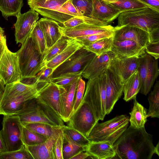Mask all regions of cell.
<instances>
[{
  "label": "cell",
  "instance_id": "6da1fadb",
  "mask_svg": "<svg viewBox=\"0 0 159 159\" xmlns=\"http://www.w3.org/2000/svg\"><path fill=\"white\" fill-rule=\"evenodd\" d=\"M113 145L114 159H151L155 154L152 136L145 127L134 129L130 125Z\"/></svg>",
  "mask_w": 159,
  "mask_h": 159
},
{
  "label": "cell",
  "instance_id": "7a4b0ae2",
  "mask_svg": "<svg viewBox=\"0 0 159 159\" xmlns=\"http://www.w3.org/2000/svg\"><path fill=\"white\" fill-rule=\"evenodd\" d=\"M14 115L19 117L22 124L41 123L61 127L65 125L63 120L53 110L36 97L28 100L22 109Z\"/></svg>",
  "mask_w": 159,
  "mask_h": 159
},
{
  "label": "cell",
  "instance_id": "3957f363",
  "mask_svg": "<svg viewBox=\"0 0 159 159\" xmlns=\"http://www.w3.org/2000/svg\"><path fill=\"white\" fill-rule=\"evenodd\" d=\"M129 117L122 115L104 122H97L86 138L90 142H108L113 145L129 126Z\"/></svg>",
  "mask_w": 159,
  "mask_h": 159
},
{
  "label": "cell",
  "instance_id": "277c9868",
  "mask_svg": "<svg viewBox=\"0 0 159 159\" xmlns=\"http://www.w3.org/2000/svg\"><path fill=\"white\" fill-rule=\"evenodd\" d=\"M106 86L105 71L97 77L88 80L82 101L89 105L98 121L103 120L106 115Z\"/></svg>",
  "mask_w": 159,
  "mask_h": 159
},
{
  "label": "cell",
  "instance_id": "5b68a950",
  "mask_svg": "<svg viewBox=\"0 0 159 159\" xmlns=\"http://www.w3.org/2000/svg\"><path fill=\"white\" fill-rule=\"evenodd\" d=\"M135 27L150 33L159 27V11L150 7L124 11L118 17L117 26Z\"/></svg>",
  "mask_w": 159,
  "mask_h": 159
},
{
  "label": "cell",
  "instance_id": "8992f818",
  "mask_svg": "<svg viewBox=\"0 0 159 159\" xmlns=\"http://www.w3.org/2000/svg\"><path fill=\"white\" fill-rule=\"evenodd\" d=\"M68 0H28L30 9L41 16L63 24L74 17L67 11L63 5Z\"/></svg>",
  "mask_w": 159,
  "mask_h": 159
},
{
  "label": "cell",
  "instance_id": "52a82bcc",
  "mask_svg": "<svg viewBox=\"0 0 159 159\" xmlns=\"http://www.w3.org/2000/svg\"><path fill=\"white\" fill-rule=\"evenodd\" d=\"M0 130L7 152L20 149L24 145L22 140L23 125L16 115L4 116Z\"/></svg>",
  "mask_w": 159,
  "mask_h": 159
},
{
  "label": "cell",
  "instance_id": "ba28073f",
  "mask_svg": "<svg viewBox=\"0 0 159 159\" xmlns=\"http://www.w3.org/2000/svg\"><path fill=\"white\" fill-rule=\"evenodd\" d=\"M139 59L138 68L141 84L139 92L147 95L159 75L158 61L146 53L139 56Z\"/></svg>",
  "mask_w": 159,
  "mask_h": 159
},
{
  "label": "cell",
  "instance_id": "9c48e42d",
  "mask_svg": "<svg viewBox=\"0 0 159 159\" xmlns=\"http://www.w3.org/2000/svg\"><path fill=\"white\" fill-rule=\"evenodd\" d=\"M98 122L89 105L82 102L67 122V126L78 131L86 137Z\"/></svg>",
  "mask_w": 159,
  "mask_h": 159
},
{
  "label": "cell",
  "instance_id": "30bf717a",
  "mask_svg": "<svg viewBox=\"0 0 159 159\" xmlns=\"http://www.w3.org/2000/svg\"><path fill=\"white\" fill-rule=\"evenodd\" d=\"M95 55L82 47L54 70L52 78L67 73L82 71Z\"/></svg>",
  "mask_w": 159,
  "mask_h": 159
},
{
  "label": "cell",
  "instance_id": "8fae6325",
  "mask_svg": "<svg viewBox=\"0 0 159 159\" xmlns=\"http://www.w3.org/2000/svg\"><path fill=\"white\" fill-rule=\"evenodd\" d=\"M0 78L5 85L20 82L22 78L17 54L7 46L0 60Z\"/></svg>",
  "mask_w": 159,
  "mask_h": 159
},
{
  "label": "cell",
  "instance_id": "7c38bea8",
  "mask_svg": "<svg viewBox=\"0 0 159 159\" xmlns=\"http://www.w3.org/2000/svg\"><path fill=\"white\" fill-rule=\"evenodd\" d=\"M66 88L51 82L38 89L36 98L53 110L62 120L60 97Z\"/></svg>",
  "mask_w": 159,
  "mask_h": 159
},
{
  "label": "cell",
  "instance_id": "4fadbf2b",
  "mask_svg": "<svg viewBox=\"0 0 159 159\" xmlns=\"http://www.w3.org/2000/svg\"><path fill=\"white\" fill-rule=\"evenodd\" d=\"M14 24L15 40L17 43L23 44L30 36L39 18V13L30 9L23 14L19 13Z\"/></svg>",
  "mask_w": 159,
  "mask_h": 159
},
{
  "label": "cell",
  "instance_id": "5bb4252c",
  "mask_svg": "<svg viewBox=\"0 0 159 159\" xmlns=\"http://www.w3.org/2000/svg\"><path fill=\"white\" fill-rule=\"evenodd\" d=\"M114 28L111 25L102 22L98 23L85 22L71 28H66L60 25L59 29L62 36L74 39L104 32L113 30Z\"/></svg>",
  "mask_w": 159,
  "mask_h": 159
},
{
  "label": "cell",
  "instance_id": "9a60e30c",
  "mask_svg": "<svg viewBox=\"0 0 159 159\" xmlns=\"http://www.w3.org/2000/svg\"><path fill=\"white\" fill-rule=\"evenodd\" d=\"M105 73V108L106 115H108L111 111L116 103L122 96L124 83L109 69L106 70Z\"/></svg>",
  "mask_w": 159,
  "mask_h": 159
},
{
  "label": "cell",
  "instance_id": "2e32d148",
  "mask_svg": "<svg viewBox=\"0 0 159 159\" xmlns=\"http://www.w3.org/2000/svg\"><path fill=\"white\" fill-rule=\"evenodd\" d=\"M116 57L111 50L99 55H95L82 71V76L88 80L97 77L105 71Z\"/></svg>",
  "mask_w": 159,
  "mask_h": 159
},
{
  "label": "cell",
  "instance_id": "e0dca14e",
  "mask_svg": "<svg viewBox=\"0 0 159 159\" xmlns=\"http://www.w3.org/2000/svg\"><path fill=\"white\" fill-rule=\"evenodd\" d=\"M139 57H116L110 63L108 69L124 83L138 70Z\"/></svg>",
  "mask_w": 159,
  "mask_h": 159
},
{
  "label": "cell",
  "instance_id": "ac0fdd59",
  "mask_svg": "<svg viewBox=\"0 0 159 159\" xmlns=\"http://www.w3.org/2000/svg\"><path fill=\"white\" fill-rule=\"evenodd\" d=\"M61 129V127L55 126L51 135L44 142L25 146L33 159H56L54 145Z\"/></svg>",
  "mask_w": 159,
  "mask_h": 159
},
{
  "label": "cell",
  "instance_id": "d6986e66",
  "mask_svg": "<svg viewBox=\"0 0 159 159\" xmlns=\"http://www.w3.org/2000/svg\"><path fill=\"white\" fill-rule=\"evenodd\" d=\"M113 40L119 41L130 40L145 47L149 42V34L140 28L130 26L124 25L114 27Z\"/></svg>",
  "mask_w": 159,
  "mask_h": 159
},
{
  "label": "cell",
  "instance_id": "ffe728a7",
  "mask_svg": "<svg viewBox=\"0 0 159 159\" xmlns=\"http://www.w3.org/2000/svg\"><path fill=\"white\" fill-rule=\"evenodd\" d=\"M37 85L20 96L1 100L0 102V115L11 116L18 113L28 100L36 97L38 92Z\"/></svg>",
  "mask_w": 159,
  "mask_h": 159
},
{
  "label": "cell",
  "instance_id": "44dd1931",
  "mask_svg": "<svg viewBox=\"0 0 159 159\" xmlns=\"http://www.w3.org/2000/svg\"><path fill=\"white\" fill-rule=\"evenodd\" d=\"M41 56L36 50L33 52L24 53L18 57L19 67L22 75L21 80L36 76L40 71Z\"/></svg>",
  "mask_w": 159,
  "mask_h": 159
},
{
  "label": "cell",
  "instance_id": "7402d4cb",
  "mask_svg": "<svg viewBox=\"0 0 159 159\" xmlns=\"http://www.w3.org/2000/svg\"><path fill=\"white\" fill-rule=\"evenodd\" d=\"M122 12L103 0H93L91 17L109 24Z\"/></svg>",
  "mask_w": 159,
  "mask_h": 159
},
{
  "label": "cell",
  "instance_id": "603a6c76",
  "mask_svg": "<svg viewBox=\"0 0 159 159\" xmlns=\"http://www.w3.org/2000/svg\"><path fill=\"white\" fill-rule=\"evenodd\" d=\"M111 51L117 58L139 57L145 53V47L130 40L117 41L113 40Z\"/></svg>",
  "mask_w": 159,
  "mask_h": 159
},
{
  "label": "cell",
  "instance_id": "cb8c5ba5",
  "mask_svg": "<svg viewBox=\"0 0 159 159\" xmlns=\"http://www.w3.org/2000/svg\"><path fill=\"white\" fill-rule=\"evenodd\" d=\"M38 21L45 37L47 49L62 36L59 29L60 25L56 21L48 18H42Z\"/></svg>",
  "mask_w": 159,
  "mask_h": 159
},
{
  "label": "cell",
  "instance_id": "d4e9b609",
  "mask_svg": "<svg viewBox=\"0 0 159 159\" xmlns=\"http://www.w3.org/2000/svg\"><path fill=\"white\" fill-rule=\"evenodd\" d=\"M79 79L66 88L60 97L62 120L67 122L70 117Z\"/></svg>",
  "mask_w": 159,
  "mask_h": 159
},
{
  "label": "cell",
  "instance_id": "484cf974",
  "mask_svg": "<svg viewBox=\"0 0 159 159\" xmlns=\"http://www.w3.org/2000/svg\"><path fill=\"white\" fill-rule=\"evenodd\" d=\"M85 151L93 159H114L116 155L113 145L108 142H90Z\"/></svg>",
  "mask_w": 159,
  "mask_h": 159
},
{
  "label": "cell",
  "instance_id": "4316f807",
  "mask_svg": "<svg viewBox=\"0 0 159 159\" xmlns=\"http://www.w3.org/2000/svg\"><path fill=\"white\" fill-rule=\"evenodd\" d=\"M83 47L81 43L75 39L70 38L66 47L60 53L48 62L45 66L54 70L77 50Z\"/></svg>",
  "mask_w": 159,
  "mask_h": 159
},
{
  "label": "cell",
  "instance_id": "83f0119b",
  "mask_svg": "<svg viewBox=\"0 0 159 159\" xmlns=\"http://www.w3.org/2000/svg\"><path fill=\"white\" fill-rule=\"evenodd\" d=\"M133 100V107L131 112L129 113L130 125L134 129L144 127L148 117V110L138 102L136 98Z\"/></svg>",
  "mask_w": 159,
  "mask_h": 159
},
{
  "label": "cell",
  "instance_id": "f1b7e54d",
  "mask_svg": "<svg viewBox=\"0 0 159 159\" xmlns=\"http://www.w3.org/2000/svg\"><path fill=\"white\" fill-rule=\"evenodd\" d=\"M141 87V81L137 70L124 83L123 99L128 102L136 98Z\"/></svg>",
  "mask_w": 159,
  "mask_h": 159
},
{
  "label": "cell",
  "instance_id": "f546056e",
  "mask_svg": "<svg viewBox=\"0 0 159 159\" xmlns=\"http://www.w3.org/2000/svg\"><path fill=\"white\" fill-rule=\"evenodd\" d=\"M69 39L70 38L62 35L56 43L41 55L39 67L40 71L48 62L63 50L67 46Z\"/></svg>",
  "mask_w": 159,
  "mask_h": 159
},
{
  "label": "cell",
  "instance_id": "4dcf8cb0",
  "mask_svg": "<svg viewBox=\"0 0 159 159\" xmlns=\"http://www.w3.org/2000/svg\"><path fill=\"white\" fill-rule=\"evenodd\" d=\"M37 84V82L34 85H28L20 81L6 84L1 100L9 99L20 96Z\"/></svg>",
  "mask_w": 159,
  "mask_h": 159
},
{
  "label": "cell",
  "instance_id": "1f68e13d",
  "mask_svg": "<svg viewBox=\"0 0 159 159\" xmlns=\"http://www.w3.org/2000/svg\"><path fill=\"white\" fill-rule=\"evenodd\" d=\"M23 0H0V11L7 20L9 16H16L20 12Z\"/></svg>",
  "mask_w": 159,
  "mask_h": 159
},
{
  "label": "cell",
  "instance_id": "d6a6232c",
  "mask_svg": "<svg viewBox=\"0 0 159 159\" xmlns=\"http://www.w3.org/2000/svg\"><path fill=\"white\" fill-rule=\"evenodd\" d=\"M61 128L64 137L69 141L78 146L86 148L90 141L82 134L75 129L64 125Z\"/></svg>",
  "mask_w": 159,
  "mask_h": 159
},
{
  "label": "cell",
  "instance_id": "836d02e7",
  "mask_svg": "<svg viewBox=\"0 0 159 159\" xmlns=\"http://www.w3.org/2000/svg\"><path fill=\"white\" fill-rule=\"evenodd\" d=\"M148 100L149 108L147 111L148 117H159V81L155 84L153 90L149 94Z\"/></svg>",
  "mask_w": 159,
  "mask_h": 159
},
{
  "label": "cell",
  "instance_id": "e575fe53",
  "mask_svg": "<svg viewBox=\"0 0 159 159\" xmlns=\"http://www.w3.org/2000/svg\"><path fill=\"white\" fill-rule=\"evenodd\" d=\"M30 36L34 43L36 50L42 55L47 48L45 37L38 21L36 22Z\"/></svg>",
  "mask_w": 159,
  "mask_h": 159
},
{
  "label": "cell",
  "instance_id": "d590c367",
  "mask_svg": "<svg viewBox=\"0 0 159 159\" xmlns=\"http://www.w3.org/2000/svg\"><path fill=\"white\" fill-rule=\"evenodd\" d=\"M113 40V36L104 38L84 48L96 55H99L111 50Z\"/></svg>",
  "mask_w": 159,
  "mask_h": 159
},
{
  "label": "cell",
  "instance_id": "8d00e7d4",
  "mask_svg": "<svg viewBox=\"0 0 159 159\" xmlns=\"http://www.w3.org/2000/svg\"><path fill=\"white\" fill-rule=\"evenodd\" d=\"M22 140L25 146L35 145L45 142L47 139L44 136L35 133L23 125Z\"/></svg>",
  "mask_w": 159,
  "mask_h": 159
},
{
  "label": "cell",
  "instance_id": "74e56055",
  "mask_svg": "<svg viewBox=\"0 0 159 159\" xmlns=\"http://www.w3.org/2000/svg\"><path fill=\"white\" fill-rule=\"evenodd\" d=\"M108 2L121 11L122 12L150 7L137 0H118Z\"/></svg>",
  "mask_w": 159,
  "mask_h": 159
},
{
  "label": "cell",
  "instance_id": "f35d334b",
  "mask_svg": "<svg viewBox=\"0 0 159 159\" xmlns=\"http://www.w3.org/2000/svg\"><path fill=\"white\" fill-rule=\"evenodd\" d=\"M82 71L67 73L57 77L52 78L51 82L66 88L72 84L82 77Z\"/></svg>",
  "mask_w": 159,
  "mask_h": 159
},
{
  "label": "cell",
  "instance_id": "ab89813d",
  "mask_svg": "<svg viewBox=\"0 0 159 159\" xmlns=\"http://www.w3.org/2000/svg\"><path fill=\"white\" fill-rule=\"evenodd\" d=\"M86 148L76 145L64 137L62 148L63 159H71L79 152L85 151Z\"/></svg>",
  "mask_w": 159,
  "mask_h": 159
},
{
  "label": "cell",
  "instance_id": "60d3db41",
  "mask_svg": "<svg viewBox=\"0 0 159 159\" xmlns=\"http://www.w3.org/2000/svg\"><path fill=\"white\" fill-rule=\"evenodd\" d=\"M114 28L113 30L100 33L93 35L80 37L74 38L80 42L83 47L88 46L95 42L104 38L113 36Z\"/></svg>",
  "mask_w": 159,
  "mask_h": 159
},
{
  "label": "cell",
  "instance_id": "b9f144b4",
  "mask_svg": "<svg viewBox=\"0 0 159 159\" xmlns=\"http://www.w3.org/2000/svg\"><path fill=\"white\" fill-rule=\"evenodd\" d=\"M22 125L34 132L44 136L47 138L51 135L55 127L41 123H28Z\"/></svg>",
  "mask_w": 159,
  "mask_h": 159
},
{
  "label": "cell",
  "instance_id": "7bdbcfd3",
  "mask_svg": "<svg viewBox=\"0 0 159 159\" xmlns=\"http://www.w3.org/2000/svg\"><path fill=\"white\" fill-rule=\"evenodd\" d=\"M72 2L82 16L91 17L93 0H71Z\"/></svg>",
  "mask_w": 159,
  "mask_h": 159
},
{
  "label": "cell",
  "instance_id": "ee69618b",
  "mask_svg": "<svg viewBox=\"0 0 159 159\" xmlns=\"http://www.w3.org/2000/svg\"><path fill=\"white\" fill-rule=\"evenodd\" d=\"M0 159H33L25 146L19 149L0 154Z\"/></svg>",
  "mask_w": 159,
  "mask_h": 159
},
{
  "label": "cell",
  "instance_id": "f6af8a7d",
  "mask_svg": "<svg viewBox=\"0 0 159 159\" xmlns=\"http://www.w3.org/2000/svg\"><path fill=\"white\" fill-rule=\"evenodd\" d=\"M85 89V82L82 79L81 77L79 79L71 116L76 111L80 105L83 98Z\"/></svg>",
  "mask_w": 159,
  "mask_h": 159
},
{
  "label": "cell",
  "instance_id": "bcb514c9",
  "mask_svg": "<svg viewBox=\"0 0 159 159\" xmlns=\"http://www.w3.org/2000/svg\"><path fill=\"white\" fill-rule=\"evenodd\" d=\"M54 70L52 68L45 66L36 75L37 86L41 88L50 82Z\"/></svg>",
  "mask_w": 159,
  "mask_h": 159
},
{
  "label": "cell",
  "instance_id": "7dc6e473",
  "mask_svg": "<svg viewBox=\"0 0 159 159\" xmlns=\"http://www.w3.org/2000/svg\"><path fill=\"white\" fill-rule=\"evenodd\" d=\"M101 22H102L91 17L82 16L72 17L65 22L63 24L65 27L71 28L85 22L98 23Z\"/></svg>",
  "mask_w": 159,
  "mask_h": 159
},
{
  "label": "cell",
  "instance_id": "c3c4849f",
  "mask_svg": "<svg viewBox=\"0 0 159 159\" xmlns=\"http://www.w3.org/2000/svg\"><path fill=\"white\" fill-rule=\"evenodd\" d=\"M63 139V134L61 128L54 145V152L56 159H63L62 148Z\"/></svg>",
  "mask_w": 159,
  "mask_h": 159
},
{
  "label": "cell",
  "instance_id": "681fc988",
  "mask_svg": "<svg viewBox=\"0 0 159 159\" xmlns=\"http://www.w3.org/2000/svg\"><path fill=\"white\" fill-rule=\"evenodd\" d=\"M145 51L155 59L159 58V42L147 43L145 46Z\"/></svg>",
  "mask_w": 159,
  "mask_h": 159
},
{
  "label": "cell",
  "instance_id": "f907efd6",
  "mask_svg": "<svg viewBox=\"0 0 159 159\" xmlns=\"http://www.w3.org/2000/svg\"><path fill=\"white\" fill-rule=\"evenodd\" d=\"M66 10L73 16H82L73 4L71 0H68L63 5Z\"/></svg>",
  "mask_w": 159,
  "mask_h": 159
},
{
  "label": "cell",
  "instance_id": "816d5d0a",
  "mask_svg": "<svg viewBox=\"0 0 159 159\" xmlns=\"http://www.w3.org/2000/svg\"><path fill=\"white\" fill-rule=\"evenodd\" d=\"M149 43L159 42V27L149 33Z\"/></svg>",
  "mask_w": 159,
  "mask_h": 159
},
{
  "label": "cell",
  "instance_id": "f5cc1de1",
  "mask_svg": "<svg viewBox=\"0 0 159 159\" xmlns=\"http://www.w3.org/2000/svg\"><path fill=\"white\" fill-rule=\"evenodd\" d=\"M151 7L159 11V0H139Z\"/></svg>",
  "mask_w": 159,
  "mask_h": 159
},
{
  "label": "cell",
  "instance_id": "db71d44e",
  "mask_svg": "<svg viewBox=\"0 0 159 159\" xmlns=\"http://www.w3.org/2000/svg\"><path fill=\"white\" fill-rule=\"evenodd\" d=\"M92 158V156L86 151H82L73 157L71 159H85Z\"/></svg>",
  "mask_w": 159,
  "mask_h": 159
},
{
  "label": "cell",
  "instance_id": "11a10c76",
  "mask_svg": "<svg viewBox=\"0 0 159 159\" xmlns=\"http://www.w3.org/2000/svg\"><path fill=\"white\" fill-rule=\"evenodd\" d=\"M7 46L6 37L0 41V60Z\"/></svg>",
  "mask_w": 159,
  "mask_h": 159
},
{
  "label": "cell",
  "instance_id": "9f6ffc18",
  "mask_svg": "<svg viewBox=\"0 0 159 159\" xmlns=\"http://www.w3.org/2000/svg\"><path fill=\"white\" fill-rule=\"evenodd\" d=\"M7 152L5 145L0 131V154Z\"/></svg>",
  "mask_w": 159,
  "mask_h": 159
},
{
  "label": "cell",
  "instance_id": "6f0895ef",
  "mask_svg": "<svg viewBox=\"0 0 159 159\" xmlns=\"http://www.w3.org/2000/svg\"><path fill=\"white\" fill-rule=\"evenodd\" d=\"M5 85L0 78V102L2 100L5 89Z\"/></svg>",
  "mask_w": 159,
  "mask_h": 159
},
{
  "label": "cell",
  "instance_id": "680465c9",
  "mask_svg": "<svg viewBox=\"0 0 159 159\" xmlns=\"http://www.w3.org/2000/svg\"><path fill=\"white\" fill-rule=\"evenodd\" d=\"M6 36L4 35V30L0 26V41L2 40Z\"/></svg>",
  "mask_w": 159,
  "mask_h": 159
},
{
  "label": "cell",
  "instance_id": "91938a15",
  "mask_svg": "<svg viewBox=\"0 0 159 159\" xmlns=\"http://www.w3.org/2000/svg\"><path fill=\"white\" fill-rule=\"evenodd\" d=\"M155 154H157L158 156H159V142L157 143L156 146H155Z\"/></svg>",
  "mask_w": 159,
  "mask_h": 159
},
{
  "label": "cell",
  "instance_id": "94428289",
  "mask_svg": "<svg viewBox=\"0 0 159 159\" xmlns=\"http://www.w3.org/2000/svg\"><path fill=\"white\" fill-rule=\"evenodd\" d=\"M103 0L107 2H112L115 1H117V0ZM138 0V1H139L141 2L139 0Z\"/></svg>",
  "mask_w": 159,
  "mask_h": 159
}]
</instances>
